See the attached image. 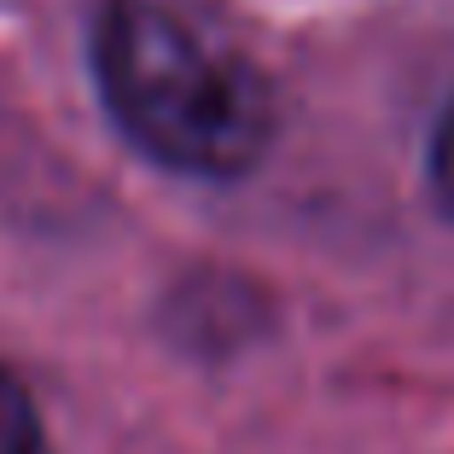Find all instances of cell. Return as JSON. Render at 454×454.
I'll return each mask as SVG.
<instances>
[{"instance_id": "3", "label": "cell", "mask_w": 454, "mask_h": 454, "mask_svg": "<svg viewBox=\"0 0 454 454\" xmlns=\"http://www.w3.org/2000/svg\"><path fill=\"white\" fill-rule=\"evenodd\" d=\"M431 187H437V204L454 215V99L442 106L437 134H431Z\"/></svg>"}, {"instance_id": "1", "label": "cell", "mask_w": 454, "mask_h": 454, "mask_svg": "<svg viewBox=\"0 0 454 454\" xmlns=\"http://www.w3.org/2000/svg\"><path fill=\"white\" fill-rule=\"evenodd\" d=\"M94 70L117 129L175 175L233 181L274 140L256 59L192 0H106Z\"/></svg>"}, {"instance_id": "2", "label": "cell", "mask_w": 454, "mask_h": 454, "mask_svg": "<svg viewBox=\"0 0 454 454\" xmlns=\"http://www.w3.org/2000/svg\"><path fill=\"white\" fill-rule=\"evenodd\" d=\"M0 454H53L29 385L18 373H6V367H0Z\"/></svg>"}]
</instances>
